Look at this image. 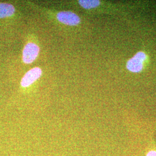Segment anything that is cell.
I'll list each match as a JSON object with an SVG mask.
<instances>
[{"mask_svg":"<svg viewBox=\"0 0 156 156\" xmlns=\"http://www.w3.org/2000/svg\"><path fill=\"white\" fill-rule=\"evenodd\" d=\"M57 17L60 22L68 26H76L80 22L79 17L73 12H60Z\"/></svg>","mask_w":156,"mask_h":156,"instance_id":"3957f363","label":"cell"},{"mask_svg":"<svg viewBox=\"0 0 156 156\" xmlns=\"http://www.w3.org/2000/svg\"><path fill=\"white\" fill-rule=\"evenodd\" d=\"M15 9L13 6L8 3H0V18H4L13 15Z\"/></svg>","mask_w":156,"mask_h":156,"instance_id":"5b68a950","label":"cell"},{"mask_svg":"<svg viewBox=\"0 0 156 156\" xmlns=\"http://www.w3.org/2000/svg\"><path fill=\"white\" fill-rule=\"evenodd\" d=\"M42 75V70L39 67H35L29 70L21 80V86L23 87H27L38 79Z\"/></svg>","mask_w":156,"mask_h":156,"instance_id":"277c9868","label":"cell"},{"mask_svg":"<svg viewBox=\"0 0 156 156\" xmlns=\"http://www.w3.org/2000/svg\"><path fill=\"white\" fill-rule=\"evenodd\" d=\"M146 59V55L145 53L139 51L128 60L127 63V68L132 73H140L144 68V63Z\"/></svg>","mask_w":156,"mask_h":156,"instance_id":"6da1fadb","label":"cell"},{"mask_svg":"<svg viewBox=\"0 0 156 156\" xmlns=\"http://www.w3.org/2000/svg\"><path fill=\"white\" fill-rule=\"evenodd\" d=\"M146 156H156V151H150L147 154Z\"/></svg>","mask_w":156,"mask_h":156,"instance_id":"52a82bcc","label":"cell"},{"mask_svg":"<svg viewBox=\"0 0 156 156\" xmlns=\"http://www.w3.org/2000/svg\"><path fill=\"white\" fill-rule=\"evenodd\" d=\"M79 4L83 8L91 9L100 5V1L98 0H80Z\"/></svg>","mask_w":156,"mask_h":156,"instance_id":"8992f818","label":"cell"},{"mask_svg":"<svg viewBox=\"0 0 156 156\" xmlns=\"http://www.w3.org/2000/svg\"><path fill=\"white\" fill-rule=\"evenodd\" d=\"M39 53L38 45L34 43H28L23 50V61L26 64H31L36 59Z\"/></svg>","mask_w":156,"mask_h":156,"instance_id":"7a4b0ae2","label":"cell"}]
</instances>
